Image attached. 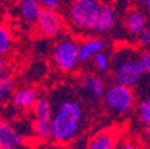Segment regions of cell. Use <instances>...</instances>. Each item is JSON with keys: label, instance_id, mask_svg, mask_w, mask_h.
Here are the masks:
<instances>
[{"label": "cell", "instance_id": "cell-18", "mask_svg": "<svg viewBox=\"0 0 150 149\" xmlns=\"http://www.w3.org/2000/svg\"><path fill=\"white\" fill-rule=\"evenodd\" d=\"M137 114H138V117H139L141 122L146 125V129L149 131V128H150V100L148 98L142 100L138 104Z\"/></svg>", "mask_w": 150, "mask_h": 149}, {"label": "cell", "instance_id": "cell-15", "mask_svg": "<svg viewBox=\"0 0 150 149\" xmlns=\"http://www.w3.org/2000/svg\"><path fill=\"white\" fill-rule=\"evenodd\" d=\"M32 131H33V135L38 140H42V141L51 140V135H52L51 119L35 118L33 124H32Z\"/></svg>", "mask_w": 150, "mask_h": 149}, {"label": "cell", "instance_id": "cell-3", "mask_svg": "<svg viewBox=\"0 0 150 149\" xmlns=\"http://www.w3.org/2000/svg\"><path fill=\"white\" fill-rule=\"evenodd\" d=\"M113 77L117 84L134 88L143 77L138 66V55L130 48H120L112 57Z\"/></svg>", "mask_w": 150, "mask_h": 149}, {"label": "cell", "instance_id": "cell-11", "mask_svg": "<svg viewBox=\"0 0 150 149\" xmlns=\"http://www.w3.org/2000/svg\"><path fill=\"white\" fill-rule=\"evenodd\" d=\"M80 87L93 99H103L107 88L105 80L97 74H87L80 79Z\"/></svg>", "mask_w": 150, "mask_h": 149}, {"label": "cell", "instance_id": "cell-8", "mask_svg": "<svg viewBox=\"0 0 150 149\" xmlns=\"http://www.w3.org/2000/svg\"><path fill=\"white\" fill-rule=\"evenodd\" d=\"M120 134L117 128H108L93 135L86 149H117Z\"/></svg>", "mask_w": 150, "mask_h": 149}, {"label": "cell", "instance_id": "cell-27", "mask_svg": "<svg viewBox=\"0 0 150 149\" xmlns=\"http://www.w3.org/2000/svg\"><path fill=\"white\" fill-rule=\"evenodd\" d=\"M131 1H132V3H135V4H138V3H142L143 0H131Z\"/></svg>", "mask_w": 150, "mask_h": 149}, {"label": "cell", "instance_id": "cell-19", "mask_svg": "<svg viewBox=\"0 0 150 149\" xmlns=\"http://www.w3.org/2000/svg\"><path fill=\"white\" fill-rule=\"evenodd\" d=\"M92 59H93V62H94L96 67H97L100 72H107V70L110 69L111 59H110V56L107 55L106 51L101 50V51L97 53Z\"/></svg>", "mask_w": 150, "mask_h": 149}, {"label": "cell", "instance_id": "cell-14", "mask_svg": "<svg viewBox=\"0 0 150 149\" xmlns=\"http://www.w3.org/2000/svg\"><path fill=\"white\" fill-rule=\"evenodd\" d=\"M31 109L33 111L35 118H37V119H51L52 104H51L50 98L38 96V98L35 100Z\"/></svg>", "mask_w": 150, "mask_h": 149}, {"label": "cell", "instance_id": "cell-25", "mask_svg": "<svg viewBox=\"0 0 150 149\" xmlns=\"http://www.w3.org/2000/svg\"><path fill=\"white\" fill-rule=\"evenodd\" d=\"M143 1H144V4H145L146 9H149V7H150V0H143Z\"/></svg>", "mask_w": 150, "mask_h": 149}, {"label": "cell", "instance_id": "cell-7", "mask_svg": "<svg viewBox=\"0 0 150 149\" xmlns=\"http://www.w3.org/2000/svg\"><path fill=\"white\" fill-rule=\"evenodd\" d=\"M0 149H26L23 135L3 118H0Z\"/></svg>", "mask_w": 150, "mask_h": 149}, {"label": "cell", "instance_id": "cell-13", "mask_svg": "<svg viewBox=\"0 0 150 149\" xmlns=\"http://www.w3.org/2000/svg\"><path fill=\"white\" fill-rule=\"evenodd\" d=\"M42 11L38 0H22L19 3V14L26 24H36Z\"/></svg>", "mask_w": 150, "mask_h": 149}, {"label": "cell", "instance_id": "cell-2", "mask_svg": "<svg viewBox=\"0 0 150 149\" xmlns=\"http://www.w3.org/2000/svg\"><path fill=\"white\" fill-rule=\"evenodd\" d=\"M104 3L100 0H70L68 18L70 24L79 31L96 33Z\"/></svg>", "mask_w": 150, "mask_h": 149}, {"label": "cell", "instance_id": "cell-1", "mask_svg": "<svg viewBox=\"0 0 150 149\" xmlns=\"http://www.w3.org/2000/svg\"><path fill=\"white\" fill-rule=\"evenodd\" d=\"M57 100L52 104L51 140L59 144H70L83 131L86 126L85 105L69 91L59 92Z\"/></svg>", "mask_w": 150, "mask_h": 149}, {"label": "cell", "instance_id": "cell-24", "mask_svg": "<svg viewBox=\"0 0 150 149\" xmlns=\"http://www.w3.org/2000/svg\"><path fill=\"white\" fill-rule=\"evenodd\" d=\"M122 149H136V148H135V145H134L132 143L126 142V143H124V144L122 145Z\"/></svg>", "mask_w": 150, "mask_h": 149}, {"label": "cell", "instance_id": "cell-5", "mask_svg": "<svg viewBox=\"0 0 150 149\" xmlns=\"http://www.w3.org/2000/svg\"><path fill=\"white\" fill-rule=\"evenodd\" d=\"M78 49L79 43L70 37H62L55 43L52 48V59L60 70L70 73L76 69L78 61Z\"/></svg>", "mask_w": 150, "mask_h": 149}, {"label": "cell", "instance_id": "cell-23", "mask_svg": "<svg viewBox=\"0 0 150 149\" xmlns=\"http://www.w3.org/2000/svg\"><path fill=\"white\" fill-rule=\"evenodd\" d=\"M5 69H6V62H5V59H4L3 56H0V75H1V74H4Z\"/></svg>", "mask_w": 150, "mask_h": 149}, {"label": "cell", "instance_id": "cell-6", "mask_svg": "<svg viewBox=\"0 0 150 149\" xmlns=\"http://www.w3.org/2000/svg\"><path fill=\"white\" fill-rule=\"evenodd\" d=\"M38 32L44 37H52L59 36L64 28V22L62 16L59 11L54 10H43L36 22Z\"/></svg>", "mask_w": 150, "mask_h": 149}, {"label": "cell", "instance_id": "cell-20", "mask_svg": "<svg viewBox=\"0 0 150 149\" xmlns=\"http://www.w3.org/2000/svg\"><path fill=\"white\" fill-rule=\"evenodd\" d=\"M38 3L41 4L43 10H54L59 11L63 6L68 5L70 3V0H38Z\"/></svg>", "mask_w": 150, "mask_h": 149}, {"label": "cell", "instance_id": "cell-22", "mask_svg": "<svg viewBox=\"0 0 150 149\" xmlns=\"http://www.w3.org/2000/svg\"><path fill=\"white\" fill-rule=\"evenodd\" d=\"M137 37H138V42H139L141 47L149 48V45H150V29H149V26H146Z\"/></svg>", "mask_w": 150, "mask_h": 149}, {"label": "cell", "instance_id": "cell-26", "mask_svg": "<svg viewBox=\"0 0 150 149\" xmlns=\"http://www.w3.org/2000/svg\"><path fill=\"white\" fill-rule=\"evenodd\" d=\"M100 1H103V3H108V4H112L115 1V0H100Z\"/></svg>", "mask_w": 150, "mask_h": 149}, {"label": "cell", "instance_id": "cell-28", "mask_svg": "<svg viewBox=\"0 0 150 149\" xmlns=\"http://www.w3.org/2000/svg\"><path fill=\"white\" fill-rule=\"evenodd\" d=\"M12 1H13V3H21L22 0H12Z\"/></svg>", "mask_w": 150, "mask_h": 149}, {"label": "cell", "instance_id": "cell-21", "mask_svg": "<svg viewBox=\"0 0 150 149\" xmlns=\"http://www.w3.org/2000/svg\"><path fill=\"white\" fill-rule=\"evenodd\" d=\"M138 66L142 70L143 75L150 72V53L148 49L138 55Z\"/></svg>", "mask_w": 150, "mask_h": 149}, {"label": "cell", "instance_id": "cell-4", "mask_svg": "<svg viewBox=\"0 0 150 149\" xmlns=\"http://www.w3.org/2000/svg\"><path fill=\"white\" fill-rule=\"evenodd\" d=\"M103 99L106 107L117 116L127 115L135 106V94L132 88L117 82L106 88Z\"/></svg>", "mask_w": 150, "mask_h": 149}, {"label": "cell", "instance_id": "cell-12", "mask_svg": "<svg viewBox=\"0 0 150 149\" xmlns=\"http://www.w3.org/2000/svg\"><path fill=\"white\" fill-rule=\"evenodd\" d=\"M38 96V91L36 88L23 87L17 91H13V93L11 94V104L17 109H31Z\"/></svg>", "mask_w": 150, "mask_h": 149}, {"label": "cell", "instance_id": "cell-9", "mask_svg": "<svg viewBox=\"0 0 150 149\" xmlns=\"http://www.w3.org/2000/svg\"><path fill=\"white\" fill-rule=\"evenodd\" d=\"M106 47V40L101 37H89L79 44L78 61L79 63H87L97 53L104 50Z\"/></svg>", "mask_w": 150, "mask_h": 149}, {"label": "cell", "instance_id": "cell-16", "mask_svg": "<svg viewBox=\"0 0 150 149\" xmlns=\"http://www.w3.org/2000/svg\"><path fill=\"white\" fill-rule=\"evenodd\" d=\"M14 91V80L11 75L1 74L0 75V101H4L11 97Z\"/></svg>", "mask_w": 150, "mask_h": 149}, {"label": "cell", "instance_id": "cell-10", "mask_svg": "<svg viewBox=\"0 0 150 149\" xmlns=\"http://www.w3.org/2000/svg\"><path fill=\"white\" fill-rule=\"evenodd\" d=\"M124 26L126 32L131 37H137L146 26H148V17L146 13L139 9L130 10L125 17Z\"/></svg>", "mask_w": 150, "mask_h": 149}, {"label": "cell", "instance_id": "cell-17", "mask_svg": "<svg viewBox=\"0 0 150 149\" xmlns=\"http://www.w3.org/2000/svg\"><path fill=\"white\" fill-rule=\"evenodd\" d=\"M11 44H12V38L10 30L5 25L0 24V56H3L8 51Z\"/></svg>", "mask_w": 150, "mask_h": 149}]
</instances>
